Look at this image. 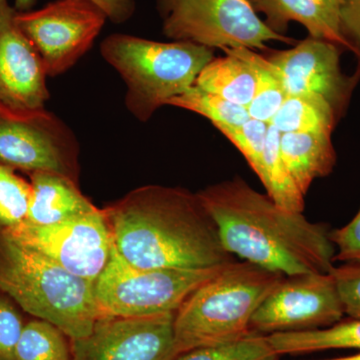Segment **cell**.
I'll return each mask as SVG.
<instances>
[{
    "label": "cell",
    "mask_w": 360,
    "mask_h": 360,
    "mask_svg": "<svg viewBox=\"0 0 360 360\" xmlns=\"http://www.w3.org/2000/svg\"><path fill=\"white\" fill-rule=\"evenodd\" d=\"M111 245L136 269H203L234 262L198 193L144 186L103 208Z\"/></svg>",
    "instance_id": "6da1fadb"
},
{
    "label": "cell",
    "mask_w": 360,
    "mask_h": 360,
    "mask_svg": "<svg viewBox=\"0 0 360 360\" xmlns=\"http://www.w3.org/2000/svg\"><path fill=\"white\" fill-rule=\"evenodd\" d=\"M198 198L227 252L284 276L333 270L335 248L326 224L277 205L240 177L212 184Z\"/></svg>",
    "instance_id": "7a4b0ae2"
},
{
    "label": "cell",
    "mask_w": 360,
    "mask_h": 360,
    "mask_svg": "<svg viewBox=\"0 0 360 360\" xmlns=\"http://www.w3.org/2000/svg\"><path fill=\"white\" fill-rule=\"evenodd\" d=\"M0 291L26 314L51 322L70 340L89 335L104 316L94 283L68 274L0 225Z\"/></svg>",
    "instance_id": "3957f363"
},
{
    "label": "cell",
    "mask_w": 360,
    "mask_h": 360,
    "mask_svg": "<svg viewBox=\"0 0 360 360\" xmlns=\"http://www.w3.org/2000/svg\"><path fill=\"white\" fill-rule=\"evenodd\" d=\"M284 277L245 260L225 264L175 312L176 357L195 348L225 345L250 335L251 317Z\"/></svg>",
    "instance_id": "277c9868"
},
{
    "label": "cell",
    "mask_w": 360,
    "mask_h": 360,
    "mask_svg": "<svg viewBox=\"0 0 360 360\" xmlns=\"http://www.w3.org/2000/svg\"><path fill=\"white\" fill-rule=\"evenodd\" d=\"M101 52L127 85L125 106L141 122L193 86L214 58V49L193 42L153 41L122 33L108 35Z\"/></svg>",
    "instance_id": "5b68a950"
},
{
    "label": "cell",
    "mask_w": 360,
    "mask_h": 360,
    "mask_svg": "<svg viewBox=\"0 0 360 360\" xmlns=\"http://www.w3.org/2000/svg\"><path fill=\"white\" fill-rule=\"evenodd\" d=\"M224 265L203 269H136L125 262L111 245L110 260L94 283V295L103 315L148 317L175 314L194 290Z\"/></svg>",
    "instance_id": "8992f818"
},
{
    "label": "cell",
    "mask_w": 360,
    "mask_h": 360,
    "mask_svg": "<svg viewBox=\"0 0 360 360\" xmlns=\"http://www.w3.org/2000/svg\"><path fill=\"white\" fill-rule=\"evenodd\" d=\"M162 32L174 41L210 49H269L267 42L297 40L272 32L250 0H158Z\"/></svg>",
    "instance_id": "52a82bcc"
},
{
    "label": "cell",
    "mask_w": 360,
    "mask_h": 360,
    "mask_svg": "<svg viewBox=\"0 0 360 360\" xmlns=\"http://www.w3.org/2000/svg\"><path fill=\"white\" fill-rule=\"evenodd\" d=\"M77 135L58 115L0 105V163L27 174L52 172L79 184Z\"/></svg>",
    "instance_id": "ba28073f"
},
{
    "label": "cell",
    "mask_w": 360,
    "mask_h": 360,
    "mask_svg": "<svg viewBox=\"0 0 360 360\" xmlns=\"http://www.w3.org/2000/svg\"><path fill=\"white\" fill-rule=\"evenodd\" d=\"M106 20V13L92 0H56L39 11L16 13V22L51 77L70 70L91 49Z\"/></svg>",
    "instance_id": "9c48e42d"
},
{
    "label": "cell",
    "mask_w": 360,
    "mask_h": 360,
    "mask_svg": "<svg viewBox=\"0 0 360 360\" xmlns=\"http://www.w3.org/2000/svg\"><path fill=\"white\" fill-rule=\"evenodd\" d=\"M345 307L333 274L309 272L284 277L260 304L251 331L297 333L328 328L340 321Z\"/></svg>",
    "instance_id": "30bf717a"
},
{
    "label": "cell",
    "mask_w": 360,
    "mask_h": 360,
    "mask_svg": "<svg viewBox=\"0 0 360 360\" xmlns=\"http://www.w3.org/2000/svg\"><path fill=\"white\" fill-rule=\"evenodd\" d=\"M6 229L23 245L89 283H96L110 258L111 238L103 208L60 224L25 221Z\"/></svg>",
    "instance_id": "8fae6325"
},
{
    "label": "cell",
    "mask_w": 360,
    "mask_h": 360,
    "mask_svg": "<svg viewBox=\"0 0 360 360\" xmlns=\"http://www.w3.org/2000/svg\"><path fill=\"white\" fill-rule=\"evenodd\" d=\"M342 47L326 40L307 39L286 51H265L286 96L316 94L335 110L338 122L345 115L356 84L341 71Z\"/></svg>",
    "instance_id": "7c38bea8"
},
{
    "label": "cell",
    "mask_w": 360,
    "mask_h": 360,
    "mask_svg": "<svg viewBox=\"0 0 360 360\" xmlns=\"http://www.w3.org/2000/svg\"><path fill=\"white\" fill-rule=\"evenodd\" d=\"M174 314L104 315L89 335L71 340V360H174Z\"/></svg>",
    "instance_id": "4fadbf2b"
},
{
    "label": "cell",
    "mask_w": 360,
    "mask_h": 360,
    "mask_svg": "<svg viewBox=\"0 0 360 360\" xmlns=\"http://www.w3.org/2000/svg\"><path fill=\"white\" fill-rule=\"evenodd\" d=\"M16 13L8 0H0V103L13 110H42L51 97L49 75Z\"/></svg>",
    "instance_id": "5bb4252c"
},
{
    "label": "cell",
    "mask_w": 360,
    "mask_h": 360,
    "mask_svg": "<svg viewBox=\"0 0 360 360\" xmlns=\"http://www.w3.org/2000/svg\"><path fill=\"white\" fill-rule=\"evenodd\" d=\"M343 0H250L255 13L264 14L272 32L285 35L291 21L307 28L309 37L348 49L340 32Z\"/></svg>",
    "instance_id": "9a60e30c"
},
{
    "label": "cell",
    "mask_w": 360,
    "mask_h": 360,
    "mask_svg": "<svg viewBox=\"0 0 360 360\" xmlns=\"http://www.w3.org/2000/svg\"><path fill=\"white\" fill-rule=\"evenodd\" d=\"M32 200L25 222L52 225L85 217L98 208L82 194L79 184L52 172L30 174Z\"/></svg>",
    "instance_id": "2e32d148"
},
{
    "label": "cell",
    "mask_w": 360,
    "mask_h": 360,
    "mask_svg": "<svg viewBox=\"0 0 360 360\" xmlns=\"http://www.w3.org/2000/svg\"><path fill=\"white\" fill-rule=\"evenodd\" d=\"M279 146L284 165L304 196L315 179L328 176L335 167L336 153L331 134H283Z\"/></svg>",
    "instance_id": "e0dca14e"
},
{
    "label": "cell",
    "mask_w": 360,
    "mask_h": 360,
    "mask_svg": "<svg viewBox=\"0 0 360 360\" xmlns=\"http://www.w3.org/2000/svg\"><path fill=\"white\" fill-rule=\"evenodd\" d=\"M277 355L303 354L329 349H360V319H348L328 328L266 335Z\"/></svg>",
    "instance_id": "ac0fdd59"
},
{
    "label": "cell",
    "mask_w": 360,
    "mask_h": 360,
    "mask_svg": "<svg viewBox=\"0 0 360 360\" xmlns=\"http://www.w3.org/2000/svg\"><path fill=\"white\" fill-rule=\"evenodd\" d=\"M255 71L232 54L213 58L196 77L194 85L238 105H248L255 92Z\"/></svg>",
    "instance_id": "d6986e66"
},
{
    "label": "cell",
    "mask_w": 360,
    "mask_h": 360,
    "mask_svg": "<svg viewBox=\"0 0 360 360\" xmlns=\"http://www.w3.org/2000/svg\"><path fill=\"white\" fill-rule=\"evenodd\" d=\"M338 120L333 108L323 97L300 94L285 98L269 124L281 134L295 132L331 134Z\"/></svg>",
    "instance_id": "ffe728a7"
},
{
    "label": "cell",
    "mask_w": 360,
    "mask_h": 360,
    "mask_svg": "<svg viewBox=\"0 0 360 360\" xmlns=\"http://www.w3.org/2000/svg\"><path fill=\"white\" fill-rule=\"evenodd\" d=\"M225 54H232L248 63L255 71V92L252 101L248 106L250 118L269 123L276 115L286 96L283 85L274 75L271 63L264 56L245 47L224 49Z\"/></svg>",
    "instance_id": "44dd1931"
},
{
    "label": "cell",
    "mask_w": 360,
    "mask_h": 360,
    "mask_svg": "<svg viewBox=\"0 0 360 360\" xmlns=\"http://www.w3.org/2000/svg\"><path fill=\"white\" fill-rule=\"evenodd\" d=\"M281 132L269 124L260 181L266 194L277 205L292 212H303L305 196L300 193L281 155Z\"/></svg>",
    "instance_id": "7402d4cb"
},
{
    "label": "cell",
    "mask_w": 360,
    "mask_h": 360,
    "mask_svg": "<svg viewBox=\"0 0 360 360\" xmlns=\"http://www.w3.org/2000/svg\"><path fill=\"white\" fill-rule=\"evenodd\" d=\"M15 360H71V340L51 322L34 317L26 321Z\"/></svg>",
    "instance_id": "603a6c76"
},
{
    "label": "cell",
    "mask_w": 360,
    "mask_h": 360,
    "mask_svg": "<svg viewBox=\"0 0 360 360\" xmlns=\"http://www.w3.org/2000/svg\"><path fill=\"white\" fill-rule=\"evenodd\" d=\"M167 105L193 111L205 116L213 125H241L250 120L245 106L232 103L217 94L193 85L168 101Z\"/></svg>",
    "instance_id": "cb8c5ba5"
},
{
    "label": "cell",
    "mask_w": 360,
    "mask_h": 360,
    "mask_svg": "<svg viewBox=\"0 0 360 360\" xmlns=\"http://www.w3.org/2000/svg\"><path fill=\"white\" fill-rule=\"evenodd\" d=\"M174 360H278L266 335L252 333L225 345L195 348Z\"/></svg>",
    "instance_id": "d4e9b609"
},
{
    "label": "cell",
    "mask_w": 360,
    "mask_h": 360,
    "mask_svg": "<svg viewBox=\"0 0 360 360\" xmlns=\"http://www.w3.org/2000/svg\"><path fill=\"white\" fill-rule=\"evenodd\" d=\"M32 200V184L0 163V225L9 227L22 224L27 217Z\"/></svg>",
    "instance_id": "484cf974"
},
{
    "label": "cell",
    "mask_w": 360,
    "mask_h": 360,
    "mask_svg": "<svg viewBox=\"0 0 360 360\" xmlns=\"http://www.w3.org/2000/svg\"><path fill=\"white\" fill-rule=\"evenodd\" d=\"M238 149L257 176L264 172V158L269 123L250 118L241 125H214Z\"/></svg>",
    "instance_id": "4316f807"
},
{
    "label": "cell",
    "mask_w": 360,
    "mask_h": 360,
    "mask_svg": "<svg viewBox=\"0 0 360 360\" xmlns=\"http://www.w3.org/2000/svg\"><path fill=\"white\" fill-rule=\"evenodd\" d=\"M22 311L13 298L0 291V360H15L16 347L26 323Z\"/></svg>",
    "instance_id": "83f0119b"
},
{
    "label": "cell",
    "mask_w": 360,
    "mask_h": 360,
    "mask_svg": "<svg viewBox=\"0 0 360 360\" xmlns=\"http://www.w3.org/2000/svg\"><path fill=\"white\" fill-rule=\"evenodd\" d=\"M330 274L338 286L345 314L349 319H360V264L347 262L333 266Z\"/></svg>",
    "instance_id": "f1b7e54d"
},
{
    "label": "cell",
    "mask_w": 360,
    "mask_h": 360,
    "mask_svg": "<svg viewBox=\"0 0 360 360\" xmlns=\"http://www.w3.org/2000/svg\"><path fill=\"white\" fill-rule=\"evenodd\" d=\"M329 238L335 248V262L360 264V208L352 221L330 231Z\"/></svg>",
    "instance_id": "f546056e"
},
{
    "label": "cell",
    "mask_w": 360,
    "mask_h": 360,
    "mask_svg": "<svg viewBox=\"0 0 360 360\" xmlns=\"http://www.w3.org/2000/svg\"><path fill=\"white\" fill-rule=\"evenodd\" d=\"M340 32L348 51L356 56L357 65L352 75L355 84L360 82V0H343L340 11Z\"/></svg>",
    "instance_id": "4dcf8cb0"
},
{
    "label": "cell",
    "mask_w": 360,
    "mask_h": 360,
    "mask_svg": "<svg viewBox=\"0 0 360 360\" xmlns=\"http://www.w3.org/2000/svg\"><path fill=\"white\" fill-rule=\"evenodd\" d=\"M108 15L115 25L127 22L136 11V0H92ZM35 0H15L14 8L18 11H28L34 6Z\"/></svg>",
    "instance_id": "1f68e13d"
},
{
    "label": "cell",
    "mask_w": 360,
    "mask_h": 360,
    "mask_svg": "<svg viewBox=\"0 0 360 360\" xmlns=\"http://www.w3.org/2000/svg\"><path fill=\"white\" fill-rule=\"evenodd\" d=\"M322 360H360V352L359 354L354 355H348V356L335 357V359H322Z\"/></svg>",
    "instance_id": "d6a6232c"
},
{
    "label": "cell",
    "mask_w": 360,
    "mask_h": 360,
    "mask_svg": "<svg viewBox=\"0 0 360 360\" xmlns=\"http://www.w3.org/2000/svg\"><path fill=\"white\" fill-rule=\"evenodd\" d=\"M0 105H1V103H0Z\"/></svg>",
    "instance_id": "836d02e7"
}]
</instances>
